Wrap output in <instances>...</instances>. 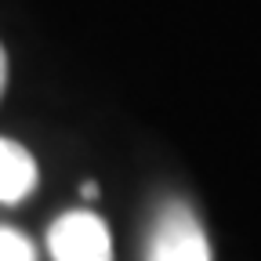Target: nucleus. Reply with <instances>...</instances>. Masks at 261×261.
Returning a JSON list of instances; mask_svg holds the SVG:
<instances>
[{
    "mask_svg": "<svg viewBox=\"0 0 261 261\" xmlns=\"http://www.w3.org/2000/svg\"><path fill=\"white\" fill-rule=\"evenodd\" d=\"M51 261H113L109 225L91 211L62 214L47 232Z\"/></svg>",
    "mask_w": 261,
    "mask_h": 261,
    "instance_id": "nucleus-1",
    "label": "nucleus"
},
{
    "mask_svg": "<svg viewBox=\"0 0 261 261\" xmlns=\"http://www.w3.org/2000/svg\"><path fill=\"white\" fill-rule=\"evenodd\" d=\"M145 261H211V240L189 207L171 203L160 214Z\"/></svg>",
    "mask_w": 261,
    "mask_h": 261,
    "instance_id": "nucleus-2",
    "label": "nucleus"
},
{
    "mask_svg": "<svg viewBox=\"0 0 261 261\" xmlns=\"http://www.w3.org/2000/svg\"><path fill=\"white\" fill-rule=\"evenodd\" d=\"M37 189V160L18 142L0 138V203H22Z\"/></svg>",
    "mask_w": 261,
    "mask_h": 261,
    "instance_id": "nucleus-3",
    "label": "nucleus"
},
{
    "mask_svg": "<svg viewBox=\"0 0 261 261\" xmlns=\"http://www.w3.org/2000/svg\"><path fill=\"white\" fill-rule=\"evenodd\" d=\"M0 261H37V247L29 243V236L0 225Z\"/></svg>",
    "mask_w": 261,
    "mask_h": 261,
    "instance_id": "nucleus-4",
    "label": "nucleus"
},
{
    "mask_svg": "<svg viewBox=\"0 0 261 261\" xmlns=\"http://www.w3.org/2000/svg\"><path fill=\"white\" fill-rule=\"evenodd\" d=\"M4 87H8V55L0 47V94H4Z\"/></svg>",
    "mask_w": 261,
    "mask_h": 261,
    "instance_id": "nucleus-5",
    "label": "nucleus"
}]
</instances>
